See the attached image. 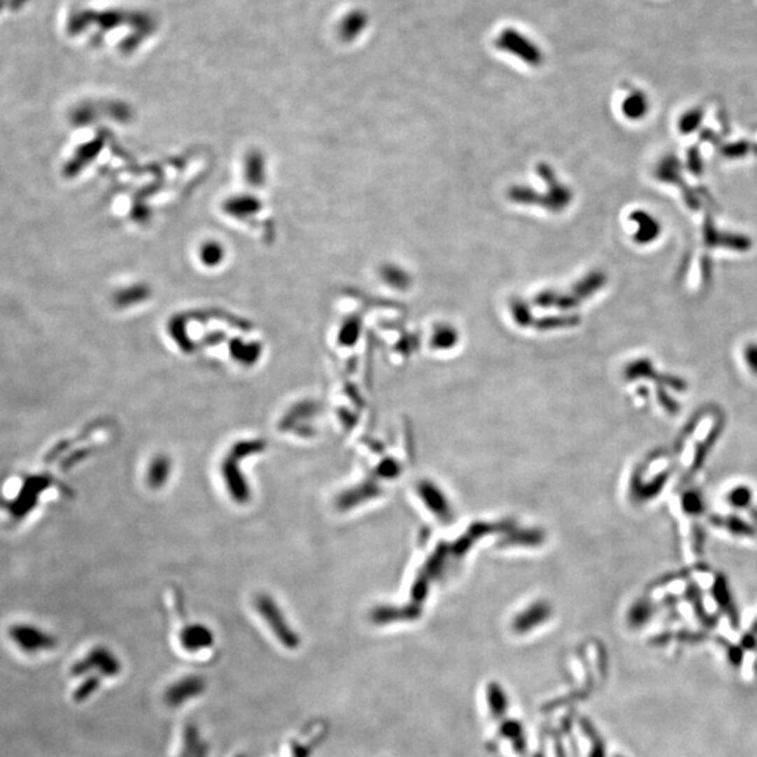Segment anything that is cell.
I'll list each match as a JSON object with an SVG mask.
<instances>
[{"label": "cell", "mask_w": 757, "mask_h": 757, "mask_svg": "<svg viewBox=\"0 0 757 757\" xmlns=\"http://www.w3.org/2000/svg\"><path fill=\"white\" fill-rule=\"evenodd\" d=\"M254 603L258 614L262 617V620L267 621V625L271 628L278 641L288 649L299 648L300 638L289 627L282 610L278 607L275 600L271 596L261 593L255 597Z\"/></svg>", "instance_id": "1"}, {"label": "cell", "mask_w": 757, "mask_h": 757, "mask_svg": "<svg viewBox=\"0 0 757 757\" xmlns=\"http://www.w3.org/2000/svg\"><path fill=\"white\" fill-rule=\"evenodd\" d=\"M495 45L504 52L512 54L530 66H540L543 64L544 58L539 45L515 29H505L497 37Z\"/></svg>", "instance_id": "2"}, {"label": "cell", "mask_w": 757, "mask_h": 757, "mask_svg": "<svg viewBox=\"0 0 757 757\" xmlns=\"http://www.w3.org/2000/svg\"><path fill=\"white\" fill-rule=\"evenodd\" d=\"M13 642L26 653L51 651L57 646V638L33 624H16L9 631Z\"/></svg>", "instance_id": "3"}, {"label": "cell", "mask_w": 757, "mask_h": 757, "mask_svg": "<svg viewBox=\"0 0 757 757\" xmlns=\"http://www.w3.org/2000/svg\"><path fill=\"white\" fill-rule=\"evenodd\" d=\"M92 670H99L103 676H115L121 670L120 660L106 648L93 649L86 658L72 666V676L87 674Z\"/></svg>", "instance_id": "4"}, {"label": "cell", "mask_w": 757, "mask_h": 757, "mask_svg": "<svg viewBox=\"0 0 757 757\" xmlns=\"http://www.w3.org/2000/svg\"><path fill=\"white\" fill-rule=\"evenodd\" d=\"M206 687V683L202 677L199 676H190V677H185L183 680H180L178 683L173 684L171 687H169L164 698H166V702L171 707H178L184 702H187V700L192 698V697H197L201 693H204Z\"/></svg>", "instance_id": "5"}, {"label": "cell", "mask_w": 757, "mask_h": 757, "mask_svg": "<svg viewBox=\"0 0 757 757\" xmlns=\"http://www.w3.org/2000/svg\"><path fill=\"white\" fill-rule=\"evenodd\" d=\"M181 645L191 652L201 651L204 648H209L213 642V635L211 630L202 624H194L187 625L183 628L180 634Z\"/></svg>", "instance_id": "6"}, {"label": "cell", "mask_w": 757, "mask_h": 757, "mask_svg": "<svg viewBox=\"0 0 757 757\" xmlns=\"http://www.w3.org/2000/svg\"><path fill=\"white\" fill-rule=\"evenodd\" d=\"M171 474V462L167 456H157L155 458L146 472V480L149 487L159 490L163 487Z\"/></svg>", "instance_id": "7"}, {"label": "cell", "mask_w": 757, "mask_h": 757, "mask_svg": "<svg viewBox=\"0 0 757 757\" xmlns=\"http://www.w3.org/2000/svg\"><path fill=\"white\" fill-rule=\"evenodd\" d=\"M208 746L199 737L198 729L194 725H187L184 729V744L180 757H206Z\"/></svg>", "instance_id": "8"}, {"label": "cell", "mask_w": 757, "mask_h": 757, "mask_svg": "<svg viewBox=\"0 0 757 757\" xmlns=\"http://www.w3.org/2000/svg\"><path fill=\"white\" fill-rule=\"evenodd\" d=\"M648 99L641 92H632L623 103V111L630 120H639L648 111Z\"/></svg>", "instance_id": "9"}, {"label": "cell", "mask_w": 757, "mask_h": 757, "mask_svg": "<svg viewBox=\"0 0 757 757\" xmlns=\"http://www.w3.org/2000/svg\"><path fill=\"white\" fill-rule=\"evenodd\" d=\"M634 218L638 220L639 223V232L637 234V243H651L655 237H658L659 232H660V227H659V223L655 222V219L652 216H649L648 213H635Z\"/></svg>", "instance_id": "10"}, {"label": "cell", "mask_w": 757, "mask_h": 757, "mask_svg": "<svg viewBox=\"0 0 757 757\" xmlns=\"http://www.w3.org/2000/svg\"><path fill=\"white\" fill-rule=\"evenodd\" d=\"M753 500V491L749 486H736L733 487L726 497L728 504L735 509H746L750 507Z\"/></svg>", "instance_id": "11"}, {"label": "cell", "mask_w": 757, "mask_h": 757, "mask_svg": "<svg viewBox=\"0 0 757 757\" xmlns=\"http://www.w3.org/2000/svg\"><path fill=\"white\" fill-rule=\"evenodd\" d=\"M721 523V526H723L725 529L730 530L733 535H740V536H754V529L753 526H750L749 523H746L744 521H742L740 518L737 516H725V518H719L718 519Z\"/></svg>", "instance_id": "12"}, {"label": "cell", "mask_w": 757, "mask_h": 757, "mask_svg": "<svg viewBox=\"0 0 757 757\" xmlns=\"http://www.w3.org/2000/svg\"><path fill=\"white\" fill-rule=\"evenodd\" d=\"M683 509L690 515H700L704 511V500L698 491H687L681 500Z\"/></svg>", "instance_id": "13"}, {"label": "cell", "mask_w": 757, "mask_h": 757, "mask_svg": "<svg viewBox=\"0 0 757 757\" xmlns=\"http://www.w3.org/2000/svg\"><path fill=\"white\" fill-rule=\"evenodd\" d=\"M100 686V676H90L89 679H86L79 687L78 690L75 691L73 694V698L78 701V702H82L85 700H87L93 693L97 691Z\"/></svg>", "instance_id": "14"}, {"label": "cell", "mask_w": 757, "mask_h": 757, "mask_svg": "<svg viewBox=\"0 0 757 757\" xmlns=\"http://www.w3.org/2000/svg\"><path fill=\"white\" fill-rule=\"evenodd\" d=\"M324 736H325V732L320 729V732H317V733L313 736V739H311L310 742L307 740L304 744H300V743L297 742V744L293 746V754H292V757H309V756L313 753V750L316 749V746H317L318 743H321V740L324 739Z\"/></svg>", "instance_id": "15"}, {"label": "cell", "mask_w": 757, "mask_h": 757, "mask_svg": "<svg viewBox=\"0 0 757 757\" xmlns=\"http://www.w3.org/2000/svg\"><path fill=\"white\" fill-rule=\"evenodd\" d=\"M714 595H715V597H716V602L726 610V613L730 614V618L733 620V613H735V611H732L733 607H732L730 600H729L730 597H729V592H728L726 585H725L723 582H718V583L715 585V588H714Z\"/></svg>", "instance_id": "16"}, {"label": "cell", "mask_w": 757, "mask_h": 757, "mask_svg": "<svg viewBox=\"0 0 757 757\" xmlns=\"http://www.w3.org/2000/svg\"><path fill=\"white\" fill-rule=\"evenodd\" d=\"M743 358L747 367L757 376V344H749L744 346Z\"/></svg>", "instance_id": "17"}, {"label": "cell", "mask_w": 757, "mask_h": 757, "mask_svg": "<svg viewBox=\"0 0 757 757\" xmlns=\"http://www.w3.org/2000/svg\"><path fill=\"white\" fill-rule=\"evenodd\" d=\"M637 611H639V613H635V614H634V621H635L637 624L645 623V621L651 617V614H652V610H651V607H649L648 604H639V607H638Z\"/></svg>", "instance_id": "18"}, {"label": "cell", "mask_w": 757, "mask_h": 757, "mask_svg": "<svg viewBox=\"0 0 757 757\" xmlns=\"http://www.w3.org/2000/svg\"><path fill=\"white\" fill-rule=\"evenodd\" d=\"M729 658H730V660H732L733 663H736V665H737V663L740 662V659H742V653H740V651H739V649H736V648H735V649H733V651L730 652V656H729Z\"/></svg>", "instance_id": "19"}, {"label": "cell", "mask_w": 757, "mask_h": 757, "mask_svg": "<svg viewBox=\"0 0 757 757\" xmlns=\"http://www.w3.org/2000/svg\"><path fill=\"white\" fill-rule=\"evenodd\" d=\"M237 757H246V756H237Z\"/></svg>", "instance_id": "20"}]
</instances>
